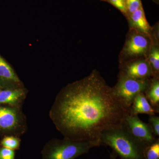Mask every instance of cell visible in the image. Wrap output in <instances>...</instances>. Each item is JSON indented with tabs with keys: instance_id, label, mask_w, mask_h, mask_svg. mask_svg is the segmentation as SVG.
I'll use <instances>...</instances> for the list:
<instances>
[{
	"instance_id": "ffe728a7",
	"label": "cell",
	"mask_w": 159,
	"mask_h": 159,
	"mask_svg": "<svg viewBox=\"0 0 159 159\" xmlns=\"http://www.w3.org/2000/svg\"><path fill=\"white\" fill-rule=\"evenodd\" d=\"M111 4L122 11V13L127 14L125 0H107Z\"/></svg>"
},
{
	"instance_id": "52a82bcc",
	"label": "cell",
	"mask_w": 159,
	"mask_h": 159,
	"mask_svg": "<svg viewBox=\"0 0 159 159\" xmlns=\"http://www.w3.org/2000/svg\"><path fill=\"white\" fill-rule=\"evenodd\" d=\"M24 85L10 64L0 55V87L2 89L15 88Z\"/></svg>"
},
{
	"instance_id": "8992f818",
	"label": "cell",
	"mask_w": 159,
	"mask_h": 159,
	"mask_svg": "<svg viewBox=\"0 0 159 159\" xmlns=\"http://www.w3.org/2000/svg\"><path fill=\"white\" fill-rule=\"evenodd\" d=\"M123 125L132 135L147 145L155 142L159 138L154 134L149 124L142 121L138 115L129 112L125 116Z\"/></svg>"
},
{
	"instance_id": "277c9868",
	"label": "cell",
	"mask_w": 159,
	"mask_h": 159,
	"mask_svg": "<svg viewBox=\"0 0 159 159\" xmlns=\"http://www.w3.org/2000/svg\"><path fill=\"white\" fill-rule=\"evenodd\" d=\"M28 130L27 118L22 107L0 105V133L20 137Z\"/></svg>"
},
{
	"instance_id": "5b68a950",
	"label": "cell",
	"mask_w": 159,
	"mask_h": 159,
	"mask_svg": "<svg viewBox=\"0 0 159 159\" xmlns=\"http://www.w3.org/2000/svg\"><path fill=\"white\" fill-rule=\"evenodd\" d=\"M148 79H136L121 74L116 85L112 89L115 96L126 107L130 108L138 94L145 93L150 84Z\"/></svg>"
},
{
	"instance_id": "7a4b0ae2",
	"label": "cell",
	"mask_w": 159,
	"mask_h": 159,
	"mask_svg": "<svg viewBox=\"0 0 159 159\" xmlns=\"http://www.w3.org/2000/svg\"><path fill=\"white\" fill-rule=\"evenodd\" d=\"M100 145L108 146L120 159H145L147 145L134 136L123 126L106 131L102 134Z\"/></svg>"
},
{
	"instance_id": "ba28073f",
	"label": "cell",
	"mask_w": 159,
	"mask_h": 159,
	"mask_svg": "<svg viewBox=\"0 0 159 159\" xmlns=\"http://www.w3.org/2000/svg\"><path fill=\"white\" fill-rule=\"evenodd\" d=\"M28 93V90L24 86L3 89L0 92V105L22 107Z\"/></svg>"
},
{
	"instance_id": "e0dca14e",
	"label": "cell",
	"mask_w": 159,
	"mask_h": 159,
	"mask_svg": "<svg viewBox=\"0 0 159 159\" xmlns=\"http://www.w3.org/2000/svg\"><path fill=\"white\" fill-rule=\"evenodd\" d=\"M148 124L152 129L154 134L157 138L159 136V117L155 115H149Z\"/></svg>"
},
{
	"instance_id": "d6986e66",
	"label": "cell",
	"mask_w": 159,
	"mask_h": 159,
	"mask_svg": "<svg viewBox=\"0 0 159 159\" xmlns=\"http://www.w3.org/2000/svg\"><path fill=\"white\" fill-rule=\"evenodd\" d=\"M0 159H15V151L5 147L0 148Z\"/></svg>"
},
{
	"instance_id": "4fadbf2b",
	"label": "cell",
	"mask_w": 159,
	"mask_h": 159,
	"mask_svg": "<svg viewBox=\"0 0 159 159\" xmlns=\"http://www.w3.org/2000/svg\"><path fill=\"white\" fill-rule=\"evenodd\" d=\"M130 19L134 25L145 33H148L149 26L145 17L143 7L137 9L130 14Z\"/></svg>"
},
{
	"instance_id": "7402d4cb",
	"label": "cell",
	"mask_w": 159,
	"mask_h": 159,
	"mask_svg": "<svg viewBox=\"0 0 159 159\" xmlns=\"http://www.w3.org/2000/svg\"><path fill=\"white\" fill-rule=\"evenodd\" d=\"M3 89L1 87H0V92H1V91Z\"/></svg>"
},
{
	"instance_id": "3957f363",
	"label": "cell",
	"mask_w": 159,
	"mask_h": 159,
	"mask_svg": "<svg viewBox=\"0 0 159 159\" xmlns=\"http://www.w3.org/2000/svg\"><path fill=\"white\" fill-rule=\"evenodd\" d=\"M95 147L91 142L53 138L44 146L41 154L42 159H75Z\"/></svg>"
},
{
	"instance_id": "30bf717a",
	"label": "cell",
	"mask_w": 159,
	"mask_h": 159,
	"mask_svg": "<svg viewBox=\"0 0 159 159\" xmlns=\"http://www.w3.org/2000/svg\"><path fill=\"white\" fill-rule=\"evenodd\" d=\"M130 112L133 115L145 114L149 116L156 114L143 93L138 94L134 99L130 107Z\"/></svg>"
},
{
	"instance_id": "2e32d148",
	"label": "cell",
	"mask_w": 159,
	"mask_h": 159,
	"mask_svg": "<svg viewBox=\"0 0 159 159\" xmlns=\"http://www.w3.org/2000/svg\"><path fill=\"white\" fill-rule=\"evenodd\" d=\"M127 13L129 15L142 7L141 0H125Z\"/></svg>"
},
{
	"instance_id": "7c38bea8",
	"label": "cell",
	"mask_w": 159,
	"mask_h": 159,
	"mask_svg": "<svg viewBox=\"0 0 159 159\" xmlns=\"http://www.w3.org/2000/svg\"><path fill=\"white\" fill-rule=\"evenodd\" d=\"M144 94L156 113H159V81L157 78L152 80Z\"/></svg>"
},
{
	"instance_id": "44dd1931",
	"label": "cell",
	"mask_w": 159,
	"mask_h": 159,
	"mask_svg": "<svg viewBox=\"0 0 159 159\" xmlns=\"http://www.w3.org/2000/svg\"><path fill=\"white\" fill-rule=\"evenodd\" d=\"M117 157L116 154L113 151L110 153V159H117Z\"/></svg>"
},
{
	"instance_id": "9a60e30c",
	"label": "cell",
	"mask_w": 159,
	"mask_h": 159,
	"mask_svg": "<svg viewBox=\"0 0 159 159\" xmlns=\"http://www.w3.org/2000/svg\"><path fill=\"white\" fill-rule=\"evenodd\" d=\"M145 159H159V139L145 147L144 152Z\"/></svg>"
},
{
	"instance_id": "6da1fadb",
	"label": "cell",
	"mask_w": 159,
	"mask_h": 159,
	"mask_svg": "<svg viewBox=\"0 0 159 159\" xmlns=\"http://www.w3.org/2000/svg\"><path fill=\"white\" fill-rule=\"evenodd\" d=\"M130 108L117 99L99 73L62 89L49 112L57 130L65 139L101 146L102 134L123 125Z\"/></svg>"
},
{
	"instance_id": "5bb4252c",
	"label": "cell",
	"mask_w": 159,
	"mask_h": 159,
	"mask_svg": "<svg viewBox=\"0 0 159 159\" xmlns=\"http://www.w3.org/2000/svg\"><path fill=\"white\" fill-rule=\"evenodd\" d=\"M21 139L20 137L14 136H6L1 140V145L3 147L13 150H18L20 146Z\"/></svg>"
},
{
	"instance_id": "ac0fdd59",
	"label": "cell",
	"mask_w": 159,
	"mask_h": 159,
	"mask_svg": "<svg viewBox=\"0 0 159 159\" xmlns=\"http://www.w3.org/2000/svg\"><path fill=\"white\" fill-rule=\"evenodd\" d=\"M150 61L154 71L157 73L159 70V52L158 50L154 49L150 55Z\"/></svg>"
},
{
	"instance_id": "8fae6325",
	"label": "cell",
	"mask_w": 159,
	"mask_h": 159,
	"mask_svg": "<svg viewBox=\"0 0 159 159\" xmlns=\"http://www.w3.org/2000/svg\"><path fill=\"white\" fill-rule=\"evenodd\" d=\"M148 46V41L145 36L135 34L129 40L125 50L129 55H140L145 53Z\"/></svg>"
},
{
	"instance_id": "9c48e42d",
	"label": "cell",
	"mask_w": 159,
	"mask_h": 159,
	"mask_svg": "<svg viewBox=\"0 0 159 159\" xmlns=\"http://www.w3.org/2000/svg\"><path fill=\"white\" fill-rule=\"evenodd\" d=\"M152 73V70L148 63L139 61L127 66L122 74L134 79H146L151 76Z\"/></svg>"
}]
</instances>
